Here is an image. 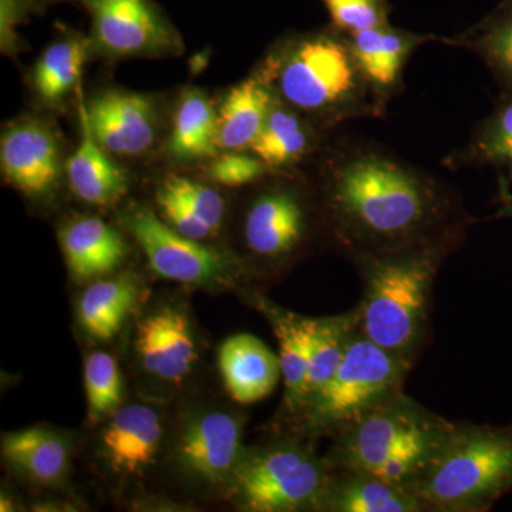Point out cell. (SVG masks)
Wrapping results in <instances>:
<instances>
[{"label": "cell", "mask_w": 512, "mask_h": 512, "mask_svg": "<svg viewBox=\"0 0 512 512\" xmlns=\"http://www.w3.org/2000/svg\"><path fill=\"white\" fill-rule=\"evenodd\" d=\"M323 207L352 261L424 247L454 248L466 214L447 184L392 151L346 138L322 168Z\"/></svg>", "instance_id": "6da1fadb"}, {"label": "cell", "mask_w": 512, "mask_h": 512, "mask_svg": "<svg viewBox=\"0 0 512 512\" xmlns=\"http://www.w3.org/2000/svg\"><path fill=\"white\" fill-rule=\"evenodd\" d=\"M258 72L279 100L319 128L384 114L338 29L289 37Z\"/></svg>", "instance_id": "7a4b0ae2"}, {"label": "cell", "mask_w": 512, "mask_h": 512, "mask_svg": "<svg viewBox=\"0 0 512 512\" xmlns=\"http://www.w3.org/2000/svg\"><path fill=\"white\" fill-rule=\"evenodd\" d=\"M451 251L436 245L356 261L363 279L360 332L413 365L429 335L434 279Z\"/></svg>", "instance_id": "3957f363"}, {"label": "cell", "mask_w": 512, "mask_h": 512, "mask_svg": "<svg viewBox=\"0 0 512 512\" xmlns=\"http://www.w3.org/2000/svg\"><path fill=\"white\" fill-rule=\"evenodd\" d=\"M454 426L403 392L396 393L340 431L333 468L373 474L412 491Z\"/></svg>", "instance_id": "277c9868"}, {"label": "cell", "mask_w": 512, "mask_h": 512, "mask_svg": "<svg viewBox=\"0 0 512 512\" xmlns=\"http://www.w3.org/2000/svg\"><path fill=\"white\" fill-rule=\"evenodd\" d=\"M512 491V424H456L413 485L426 511H488Z\"/></svg>", "instance_id": "5b68a950"}, {"label": "cell", "mask_w": 512, "mask_h": 512, "mask_svg": "<svg viewBox=\"0 0 512 512\" xmlns=\"http://www.w3.org/2000/svg\"><path fill=\"white\" fill-rule=\"evenodd\" d=\"M412 366L367 339L359 328L332 379L296 409L302 412L303 426L338 436L377 404L402 392Z\"/></svg>", "instance_id": "8992f818"}, {"label": "cell", "mask_w": 512, "mask_h": 512, "mask_svg": "<svg viewBox=\"0 0 512 512\" xmlns=\"http://www.w3.org/2000/svg\"><path fill=\"white\" fill-rule=\"evenodd\" d=\"M330 477L328 466L296 446L258 451L241 461L232 474L242 507L254 512L318 508Z\"/></svg>", "instance_id": "52a82bcc"}, {"label": "cell", "mask_w": 512, "mask_h": 512, "mask_svg": "<svg viewBox=\"0 0 512 512\" xmlns=\"http://www.w3.org/2000/svg\"><path fill=\"white\" fill-rule=\"evenodd\" d=\"M89 13L90 49L109 57L173 56L183 40L154 0H66Z\"/></svg>", "instance_id": "ba28073f"}, {"label": "cell", "mask_w": 512, "mask_h": 512, "mask_svg": "<svg viewBox=\"0 0 512 512\" xmlns=\"http://www.w3.org/2000/svg\"><path fill=\"white\" fill-rule=\"evenodd\" d=\"M127 231L146 252L158 275L181 284L227 281L235 262L227 254L184 237L146 207H133L123 215Z\"/></svg>", "instance_id": "9c48e42d"}, {"label": "cell", "mask_w": 512, "mask_h": 512, "mask_svg": "<svg viewBox=\"0 0 512 512\" xmlns=\"http://www.w3.org/2000/svg\"><path fill=\"white\" fill-rule=\"evenodd\" d=\"M82 116L110 156H141L156 143V104L143 94L106 90L83 106Z\"/></svg>", "instance_id": "30bf717a"}, {"label": "cell", "mask_w": 512, "mask_h": 512, "mask_svg": "<svg viewBox=\"0 0 512 512\" xmlns=\"http://www.w3.org/2000/svg\"><path fill=\"white\" fill-rule=\"evenodd\" d=\"M0 161L9 183L30 197L50 194L59 183V143L42 121L20 120L6 128Z\"/></svg>", "instance_id": "8fae6325"}, {"label": "cell", "mask_w": 512, "mask_h": 512, "mask_svg": "<svg viewBox=\"0 0 512 512\" xmlns=\"http://www.w3.org/2000/svg\"><path fill=\"white\" fill-rule=\"evenodd\" d=\"M306 231L305 204L288 190L259 195L249 208L244 227L249 251L272 261L291 256L305 241Z\"/></svg>", "instance_id": "7c38bea8"}, {"label": "cell", "mask_w": 512, "mask_h": 512, "mask_svg": "<svg viewBox=\"0 0 512 512\" xmlns=\"http://www.w3.org/2000/svg\"><path fill=\"white\" fill-rule=\"evenodd\" d=\"M134 346L144 369L165 382H181L197 362L190 320L178 309L163 308L141 320Z\"/></svg>", "instance_id": "4fadbf2b"}, {"label": "cell", "mask_w": 512, "mask_h": 512, "mask_svg": "<svg viewBox=\"0 0 512 512\" xmlns=\"http://www.w3.org/2000/svg\"><path fill=\"white\" fill-rule=\"evenodd\" d=\"M241 426L228 413H208L192 421L181 437L178 457L185 470L207 481L232 477L241 463Z\"/></svg>", "instance_id": "5bb4252c"}, {"label": "cell", "mask_w": 512, "mask_h": 512, "mask_svg": "<svg viewBox=\"0 0 512 512\" xmlns=\"http://www.w3.org/2000/svg\"><path fill=\"white\" fill-rule=\"evenodd\" d=\"M360 72L380 106L386 107L402 84V74L414 50L429 36L414 35L390 25L348 35Z\"/></svg>", "instance_id": "9a60e30c"}, {"label": "cell", "mask_w": 512, "mask_h": 512, "mask_svg": "<svg viewBox=\"0 0 512 512\" xmlns=\"http://www.w3.org/2000/svg\"><path fill=\"white\" fill-rule=\"evenodd\" d=\"M161 436L163 426L156 410L143 404L121 407L101 436L104 457L117 474L136 476L153 463Z\"/></svg>", "instance_id": "2e32d148"}, {"label": "cell", "mask_w": 512, "mask_h": 512, "mask_svg": "<svg viewBox=\"0 0 512 512\" xmlns=\"http://www.w3.org/2000/svg\"><path fill=\"white\" fill-rule=\"evenodd\" d=\"M218 363L229 396L237 403L252 404L274 392L282 375L281 362L255 336H231L222 343Z\"/></svg>", "instance_id": "e0dca14e"}, {"label": "cell", "mask_w": 512, "mask_h": 512, "mask_svg": "<svg viewBox=\"0 0 512 512\" xmlns=\"http://www.w3.org/2000/svg\"><path fill=\"white\" fill-rule=\"evenodd\" d=\"M157 204L170 227L195 241L211 237L224 220L220 192L181 175L165 178L157 191Z\"/></svg>", "instance_id": "ac0fdd59"}, {"label": "cell", "mask_w": 512, "mask_h": 512, "mask_svg": "<svg viewBox=\"0 0 512 512\" xmlns=\"http://www.w3.org/2000/svg\"><path fill=\"white\" fill-rule=\"evenodd\" d=\"M319 507L333 512H421L412 491L362 471L340 470L330 477Z\"/></svg>", "instance_id": "d6986e66"}, {"label": "cell", "mask_w": 512, "mask_h": 512, "mask_svg": "<svg viewBox=\"0 0 512 512\" xmlns=\"http://www.w3.org/2000/svg\"><path fill=\"white\" fill-rule=\"evenodd\" d=\"M275 93L262 74L229 90L217 113V144L225 153L251 148L274 106Z\"/></svg>", "instance_id": "ffe728a7"}, {"label": "cell", "mask_w": 512, "mask_h": 512, "mask_svg": "<svg viewBox=\"0 0 512 512\" xmlns=\"http://www.w3.org/2000/svg\"><path fill=\"white\" fill-rule=\"evenodd\" d=\"M62 248L77 279H92L116 269L127 255L120 232L99 218L84 217L63 228Z\"/></svg>", "instance_id": "44dd1931"}, {"label": "cell", "mask_w": 512, "mask_h": 512, "mask_svg": "<svg viewBox=\"0 0 512 512\" xmlns=\"http://www.w3.org/2000/svg\"><path fill=\"white\" fill-rule=\"evenodd\" d=\"M316 124L275 97L274 106L261 133L249 151L266 165L268 170H284L301 163L318 146Z\"/></svg>", "instance_id": "7402d4cb"}, {"label": "cell", "mask_w": 512, "mask_h": 512, "mask_svg": "<svg viewBox=\"0 0 512 512\" xmlns=\"http://www.w3.org/2000/svg\"><path fill=\"white\" fill-rule=\"evenodd\" d=\"M82 126L80 146L66 164L70 188L87 204L101 207L114 204L126 194L127 174L97 144L83 116Z\"/></svg>", "instance_id": "603a6c76"}, {"label": "cell", "mask_w": 512, "mask_h": 512, "mask_svg": "<svg viewBox=\"0 0 512 512\" xmlns=\"http://www.w3.org/2000/svg\"><path fill=\"white\" fill-rule=\"evenodd\" d=\"M168 148L177 160L183 161L218 156L217 111L200 90L190 89L181 97Z\"/></svg>", "instance_id": "cb8c5ba5"}, {"label": "cell", "mask_w": 512, "mask_h": 512, "mask_svg": "<svg viewBox=\"0 0 512 512\" xmlns=\"http://www.w3.org/2000/svg\"><path fill=\"white\" fill-rule=\"evenodd\" d=\"M2 453L12 466L39 483H56L69 463V451L62 437L40 427L3 437Z\"/></svg>", "instance_id": "d4e9b609"}, {"label": "cell", "mask_w": 512, "mask_h": 512, "mask_svg": "<svg viewBox=\"0 0 512 512\" xmlns=\"http://www.w3.org/2000/svg\"><path fill=\"white\" fill-rule=\"evenodd\" d=\"M357 330H359L357 306L343 315L313 319L308 366H306L305 393H303L302 402L306 397L318 392L320 387L325 386L332 379Z\"/></svg>", "instance_id": "484cf974"}, {"label": "cell", "mask_w": 512, "mask_h": 512, "mask_svg": "<svg viewBox=\"0 0 512 512\" xmlns=\"http://www.w3.org/2000/svg\"><path fill=\"white\" fill-rule=\"evenodd\" d=\"M136 295V285L130 276L94 282L80 299L83 329L94 339H113L133 308Z\"/></svg>", "instance_id": "4316f807"}, {"label": "cell", "mask_w": 512, "mask_h": 512, "mask_svg": "<svg viewBox=\"0 0 512 512\" xmlns=\"http://www.w3.org/2000/svg\"><path fill=\"white\" fill-rule=\"evenodd\" d=\"M266 313H269V320L281 350L279 362L286 389L285 399L288 406L296 410L305 393L313 319L302 318L278 309H266Z\"/></svg>", "instance_id": "83f0119b"}, {"label": "cell", "mask_w": 512, "mask_h": 512, "mask_svg": "<svg viewBox=\"0 0 512 512\" xmlns=\"http://www.w3.org/2000/svg\"><path fill=\"white\" fill-rule=\"evenodd\" d=\"M90 40L80 36L67 37L47 47L32 72L37 96L46 103L62 101L79 82Z\"/></svg>", "instance_id": "f1b7e54d"}, {"label": "cell", "mask_w": 512, "mask_h": 512, "mask_svg": "<svg viewBox=\"0 0 512 512\" xmlns=\"http://www.w3.org/2000/svg\"><path fill=\"white\" fill-rule=\"evenodd\" d=\"M447 165L505 164L512 167V101L485 121L463 150L450 157Z\"/></svg>", "instance_id": "f546056e"}, {"label": "cell", "mask_w": 512, "mask_h": 512, "mask_svg": "<svg viewBox=\"0 0 512 512\" xmlns=\"http://www.w3.org/2000/svg\"><path fill=\"white\" fill-rule=\"evenodd\" d=\"M84 386L90 417L93 420H100L101 417L116 412L121 402L123 382L114 357L104 352H94L87 357Z\"/></svg>", "instance_id": "4dcf8cb0"}, {"label": "cell", "mask_w": 512, "mask_h": 512, "mask_svg": "<svg viewBox=\"0 0 512 512\" xmlns=\"http://www.w3.org/2000/svg\"><path fill=\"white\" fill-rule=\"evenodd\" d=\"M332 19L333 28L352 35L362 30L389 25L386 0H320Z\"/></svg>", "instance_id": "1f68e13d"}, {"label": "cell", "mask_w": 512, "mask_h": 512, "mask_svg": "<svg viewBox=\"0 0 512 512\" xmlns=\"http://www.w3.org/2000/svg\"><path fill=\"white\" fill-rule=\"evenodd\" d=\"M470 47L480 53L495 72L512 83V16L494 23L481 35L471 37Z\"/></svg>", "instance_id": "d6a6232c"}, {"label": "cell", "mask_w": 512, "mask_h": 512, "mask_svg": "<svg viewBox=\"0 0 512 512\" xmlns=\"http://www.w3.org/2000/svg\"><path fill=\"white\" fill-rule=\"evenodd\" d=\"M266 171H269L266 165L254 154L229 151L212 161L208 174L212 181L224 187H242L261 180Z\"/></svg>", "instance_id": "836d02e7"}, {"label": "cell", "mask_w": 512, "mask_h": 512, "mask_svg": "<svg viewBox=\"0 0 512 512\" xmlns=\"http://www.w3.org/2000/svg\"><path fill=\"white\" fill-rule=\"evenodd\" d=\"M52 0H2V46L12 49L16 35L13 28L18 26L30 13H39L50 5Z\"/></svg>", "instance_id": "e575fe53"}, {"label": "cell", "mask_w": 512, "mask_h": 512, "mask_svg": "<svg viewBox=\"0 0 512 512\" xmlns=\"http://www.w3.org/2000/svg\"><path fill=\"white\" fill-rule=\"evenodd\" d=\"M0 511H2V512L12 511V503H10L9 498H6L5 495H2V503H0Z\"/></svg>", "instance_id": "d590c367"}]
</instances>
